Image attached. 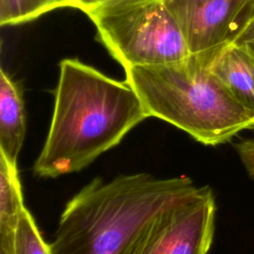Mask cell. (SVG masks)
I'll return each instance as SVG.
<instances>
[{"label":"cell","mask_w":254,"mask_h":254,"mask_svg":"<svg viewBox=\"0 0 254 254\" xmlns=\"http://www.w3.org/2000/svg\"><path fill=\"white\" fill-rule=\"evenodd\" d=\"M25 207L18 169L0 155V235L15 233Z\"/></svg>","instance_id":"9c48e42d"},{"label":"cell","mask_w":254,"mask_h":254,"mask_svg":"<svg viewBox=\"0 0 254 254\" xmlns=\"http://www.w3.org/2000/svg\"><path fill=\"white\" fill-rule=\"evenodd\" d=\"M239 44H244L252 52V54L254 55V34L249 39H247L245 42L239 43Z\"/></svg>","instance_id":"9a60e30c"},{"label":"cell","mask_w":254,"mask_h":254,"mask_svg":"<svg viewBox=\"0 0 254 254\" xmlns=\"http://www.w3.org/2000/svg\"><path fill=\"white\" fill-rule=\"evenodd\" d=\"M85 14L98 41L124 69L170 64L190 55L164 0H106Z\"/></svg>","instance_id":"277c9868"},{"label":"cell","mask_w":254,"mask_h":254,"mask_svg":"<svg viewBox=\"0 0 254 254\" xmlns=\"http://www.w3.org/2000/svg\"><path fill=\"white\" fill-rule=\"evenodd\" d=\"M148 114L126 81L76 60L60 63L52 121L33 171L39 178L79 172L117 146Z\"/></svg>","instance_id":"6da1fadb"},{"label":"cell","mask_w":254,"mask_h":254,"mask_svg":"<svg viewBox=\"0 0 254 254\" xmlns=\"http://www.w3.org/2000/svg\"><path fill=\"white\" fill-rule=\"evenodd\" d=\"M101 0H56L57 9L59 8H74L84 13L100 3Z\"/></svg>","instance_id":"4fadbf2b"},{"label":"cell","mask_w":254,"mask_h":254,"mask_svg":"<svg viewBox=\"0 0 254 254\" xmlns=\"http://www.w3.org/2000/svg\"><path fill=\"white\" fill-rule=\"evenodd\" d=\"M55 9L56 0H0V25L27 23Z\"/></svg>","instance_id":"30bf717a"},{"label":"cell","mask_w":254,"mask_h":254,"mask_svg":"<svg viewBox=\"0 0 254 254\" xmlns=\"http://www.w3.org/2000/svg\"><path fill=\"white\" fill-rule=\"evenodd\" d=\"M14 254H52L50 244L42 237L31 212L25 207L14 237Z\"/></svg>","instance_id":"8fae6325"},{"label":"cell","mask_w":254,"mask_h":254,"mask_svg":"<svg viewBox=\"0 0 254 254\" xmlns=\"http://www.w3.org/2000/svg\"><path fill=\"white\" fill-rule=\"evenodd\" d=\"M102 1H106V0H101V2H102Z\"/></svg>","instance_id":"2e32d148"},{"label":"cell","mask_w":254,"mask_h":254,"mask_svg":"<svg viewBox=\"0 0 254 254\" xmlns=\"http://www.w3.org/2000/svg\"><path fill=\"white\" fill-rule=\"evenodd\" d=\"M198 190L186 176L94 178L66 202L50 243L52 254H135L155 219Z\"/></svg>","instance_id":"7a4b0ae2"},{"label":"cell","mask_w":254,"mask_h":254,"mask_svg":"<svg viewBox=\"0 0 254 254\" xmlns=\"http://www.w3.org/2000/svg\"><path fill=\"white\" fill-rule=\"evenodd\" d=\"M26 136V111L21 82L0 69V155L17 167Z\"/></svg>","instance_id":"ba28073f"},{"label":"cell","mask_w":254,"mask_h":254,"mask_svg":"<svg viewBox=\"0 0 254 254\" xmlns=\"http://www.w3.org/2000/svg\"><path fill=\"white\" fill-rule=\"evenodd\" d=\"M254 34V4L250 8L248 17H247V23L235 43H243L247 39H249Z\"/></svg>","instance_id":"5bb4252c"},{"label":"cell","mask_w":254,"mask_h":254,"mask_svg":"<svg viewBox=\"0 0 254 254\" xmlns=\"http://www.w3.org/2000/svg\"><path fill=\"white\" fill-rule=\"evenodd\" d=\"M234 147L249 177L254 181V137L241 140Z\"/></svg>","instance_id":"7c38bea8"},{"label":"cell","mask_w":254,"mask_h":254,"mask_svg":"<svg viewBox=\"0 0 254 254\" xmlns=\"http://www.w3.org/2000/svg\"><path fill=\"white\" fill-rule=\"evenodd\" d=\"M214 55H189L170 64L131 66L124 69L125 80L149 117L164 120L204 145H219L253 127L254 115L212 72Z\"/></svg>","instance_id":"3957f363"},{"label":"cell","mask_w":254,"mask_h":254,"mask_svg":"<svg viewBox=\"0 0 254 254\" xmlns=\"http://www.w3.org/2000/svg\"><path fill=\"white\" fill-rule=\"evenodd\" d=\"M215 200L209 187L163 211L135 254H207L213 239Z\"/></svg>","instance_id":"5b68a950"},{"label":"cell","mask_w":254,"mask_h":254,"mask_svg":"<svg viewBox=\"0 0 254 254\" xmlns=\"http://www.w3.org/2000/svg\"><path fill=\"white\" fill-rule=\"evenodd\" d=\"M212 72L235 99L254 115V55L244 45L231 43L210 61Z\"/></svg>","instance_id":"52a82bcc"},{"label":"cell","mask_w":254,"mask_h":254,"mask_svg":"<svg viewBox=\"0 0 254 254\" xmlns=\"http://www.w3.org/2000/svg\"><path fill=\"white\" fill-rule=\"evenodd\" d=\"M190 55L210 56L234 43L254 0H164Z\"/></svg>","instance_id":"8992f818"}]
</instances>
